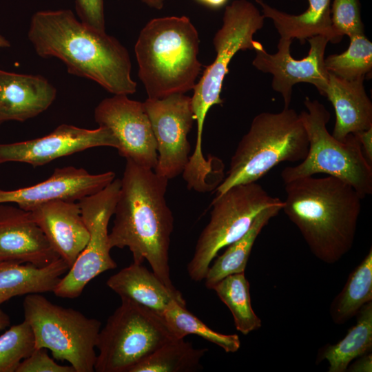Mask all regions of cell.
<instances>
[{"mask_svg":"<svg viewBox=\"0 0 372 372\" xmlns=\"http://www.w3.org/2000/svg\"><path fill=\"white\" fill-rule=\"evenodd\" d=\"M28 37L39 56L61 60L68 73L92 80L113 94L136 92L127 49L115 37L77 19L71 10L35 12Z\"/></svg>","mask_w":372,"mask_h":372,"instance_id":"1","label":"cell"},{"mask_svg":"<svg viewBox=\"0 0 372 372\" xmlns=\"http://www.w3.org/2000/svg\"><path fill=\"white\" fill-rule=\"evenodd\" d=\"M121 181L114 224L108 234L110 248L127 247L133 262L147 260L161 280L176 290L169 263L174 220L165 198L169 179L126 159Z\"/></svg>","mask_w":372,"mask_h":372,"instance_id":"2","label":"cell"},{"mask_svg":"<svg viewBox=\"0 0 372 372\" xmlns=\"http://www.w3.org/2000/svg\"><path fill=\"white\" fill-rule=\"evenodd\" d=\"M282 209L311 253L333 264L352 248L362 200L355 189L331 176H306L285 183Z\"/></svg>","mask_w":372,"mask_h":372,"instance_id":"3","label":"cell"},{"mask_svg":"<svg viewBox=\"0 0 372 372\" xmlns=\"http://www.w3.org/2000/svg\"><path fill=\"white\" fill-rule=\"evenodd\" d=\"M198 50V34L188 17L150 20L134 47L138 76L148 98L161 99L193 90L202 67Z\"/></svg>","mask_w":372,"mask_h":372,"instance_id":"4","label":"cell"},{"mask_svg":"<svg viewBox=\"0 0 372 372\" xmlns=\"http://www.w3.org/2000/svg\"><path fill=\"white\" fill-rule=\"evenodd\" d=\"M309 146L300 114L293 109L257 114L231 158L227 175L216 189L217 194L236 185L256 182L282 162L303 161Z\"/></svg>","mask_w":372,"mask_h":372,"instance_id":"5","label":"cell"},{"mask_svg":"<svg viewBox=\"0 0 372 372\" xmlns=\"http://www.w3.org/2000/svg\"><path fill=\"white\" fill-rule=\"evenodd\" d=\"M306 110L300 113L309 142L305 158L285 167L280 176L284 183L297 178L324 174L338 178L353 187L362 199L372 194V165L365 158L355 134L338 140L327 127L330 113L318 100L306 97Z\"/></svg>","mask_w":372,"mask_h":372,"instance_id":"6","label":"cell"},{"mask_svg":"<svg viewBox=\"0 0 372 372\" xmlns=\"http://www.w3.org/2000/svg\"><path fill=\"white\" fill-rule=\"evenodd\" d=\"M24 320L34 335L35 349L67 361L75 372H93L101 322L72 308L54 304L41 293L28 294L23 302Z\"/></svg>","mask_w":372,"mask_h":372,"instance_id":"7","label":"cell"},{"mask_svg":"<svg viewBox=\"0 0 372 372\" xmlns=\"http://www.w3.org/2000/svg\"><path fill=\"white\" fill-rule=\"evenodd\" d=\"M175 338L161 315L123 299L99 331L94 371L129 372L134 366Z\"/></svg>","mask_w":372,"mask_h":372,"instance_id":"8","label":"cell"},{"mask_svg":"<svg viewBox=\"0 0 372 372\" xmlns=\"http://www.w3.org/2000/svg\"><path fill=\"white\" fill-rule=\"evenodd\" d=\"M265 19L262 12L247 0H235L225 7L222 27L213 38L216 58L204 70L191 97L194 120L197 122L194 156H203V132L208 111L213 105L223 102L220 93L229 62L239 50H256L262 46L254 39V35L262 28Z\"/></svg>","mask_w":372,"mask_h":372,"instance_id":"9","label":"cell"},{"mask_svg":"<svg viewBox=\"0 0 372 372\" xmlns=\"http://www.w3.org/2000/svg\"><path fill=\"white\" fill-rule=\"evenodd\" d=\"M282 203L256 182L236 185L217 194L211 202L209 221L201 231L187 267L190 278L195 282L204 280L221 249L244 236L262 210Z\"/></svg>","mask_w":372,"mask_h":372,"instance_id":"10","label":"cell"},{"mask_svg":"<svg viewBox=\"0 0 372 372\" xmlns=\"http://www.w3.org/2000/svg\"><path fill=\"white\" fill-rule=\"evenodd\" d=\"M121 185V179L115 178L100 192L78 201L90 237L84 249L54 289L56 296L76 298L95 277L117 267L110 256L107 227Z\"/></svg>","mask_w":372,"mask_h":372,"instance_id":"11","label":"cell"},{"mask_svg":"<svg viewBox=\"0 0 372 372\" xmlns=\"http://www.w3.org/2000/svg\"><path fill=\"white\" fill-rule=\"evenodd\" d=\"M156 141L154 172L167 179L183 174L189 159L187 139L194 120L190 96L175 93L143 102Z\"/></svg>","mask_w":372,"mask_h":372,"instance_id":"12","label":"cell"},{"mask_svg":"<svg viewBox=\"0 0 372 372\" xmlns=\"http://www.w3.org/2000/svg\"><path fill=\"white\" fill-rule=\"evenodd\" d=\"M127 96L114 94L102 100L94 110L95 121L113 132L121 156L154 169L157 145L144 103Z\"/></svg>","mask_w":372,"mask_h":372,"instance_id":"13","label":"cell"},{"mask_svg":"<svg viewBox=\"0 0 372 372\" xmlns=\"http://www.w3.org/2000/svg\"><path fill=\"white\" fill-rule=\"evenodd\" d=\"M307 40L310 45L309 53L301 59L291 56L290 47L293 40L289 39H279L275 54H269L263 46L254 50L256 56L252 65L257 70L273 75L271 87L282 96L284 108L289 107L295 84L311 83L320 94L327 84L329 72L324 66V52L329 40L321 35Z\"/></svg>","mask_w":372,"mask_h":372,"instance_id":"14","label":"cell"},{"mask_svg":"<svg viewBox=\"0 0 372 372\" xmlns=\"http://www.w3.org/2000/svg\"><path fill=\"white\" fill-rule=\"evenodd\" d=\"M118 141L107 127L89 130L61 124L50 134L34 139L0 144V164L20 162L42 166L51 161L97 147L118 149Z\"/></svg>","mask_w":372,"mask_h":372,"instance_id":"15","label":"cell"},{"mask_svg":"<svg viewBox=\"0 0 372 372\" xmlns=\"http://www.w3.org/2000/svg\"><path fill=\"white\" fill-rule=\"evenodd\" d=\"M114 172L92 174L74 166L56 168L46 180L14 190L0 189V203H16L30 211L34 207L54 200L79 201L96 194L115 179Z\"/></svg>","mask_w":372,"mask_h":372,"instance_id":"16","label":"cell"},{"mask_svg":"<svg viewBox=\"0 0 372 372\" xmlns=\"http://www.w3.org/2000/svg\"><path fill=\"white\" fill-rule=\"evenodd\" d=\"M59 258L30 211L0 203V261L41 267Z\"/></svg>","mask_w":372,"mask_h":372,"instance_id":"17","label":"cell"},{"mask_svg":"<svg viewBox=\"0 0 372 372\" xmlns=\"http://www.w3.org/2000/svg\"><path fill=\"white\" fill-rule=\"evenodd\" d=\"M30 211L53 249L70 268L90 237L78 201L47 202Z\"/></svg>","mask_w":372,"mask_h":372,"instance_id":"18","label":"cell"},{"mask_svg":"<svg viewBox=\"0 0 372 372\" xmlns=\"http://www.w3.org/2000/svg\"><path fill=\"white\" fill-rule=\"evenodd\" d=\"M56 92V87L41 75L0 70V125L37 116L50 107Z\"/></svg>","mask_w":372,"mask_h":372,"instance_id":"19","label":"cell"},{"mask_svg":"<svg viewBox=\"0 0 372 372\" xmlns=\"http://www.w3.org/2000/svg\"><path fill=\"white\" fill-rule=\"evenodd\" d=\"M365 77L348 81L329 72L328 82L321 93L331 103L335 114L332 135L344 140L372 127V103L366 94Z\"/></svg>","mask_w":372,"mask_h":372,"instance_id":"20","label":"cell"},{"mask_svg":"<svg viewBox=\"0 0 372 372\" xmlns=\"http://www.w3.org/2000/svg\"><path fill=\"white\" fill-rule=\"evenodd\" d=\"M107 287L121 300H128L161 315L173 302L186 304L178 290L168 288L152 271L133 262L110 276Z\"/></svg>","mask_w":372,"mask_h":372,"instance_id":"21","label":"cell"},{"mask_svg":"<svg viewBox=\"0 0 372 372\" xmlns=\"http://www.w3.org/2000/svg\"><path fill=\"white\" fill-rule=\"evenodd\" d=\"M255 1L265 18L272 20L280 38L297 39L304 43L306 39L321 35L333 43L341 41L332 28L331 0H308L307 9L297 15L280 11L263 0Z\"/></svg>","mask_w":372,"mask_h":372,"instance_id":"22","label":"cell"},{"mask_svg":"<svg viewBox=\"0 0 372 372\" xmlns=\"http://www.w3.org/2000/svg\"><path fill=\"white\" fill-rule=\"evenodd\" d=\"M69 269L61 258L41 267L13 260L0 261V305L17 296L53 292Z\"/></svg>","mask_w":372,"mask_h":372,"instance_id":"23","label":"cell"},{"mask_svg":"<svg viewBox=\"0 0 372 372\" xmlns=\"http://www.w3.org/2000/svg\"><path fill=\"white\" fill-rule=\"evenodd\" d=\"M356 316L355 324L341 340L319 349L316 363L326 360L329 372L346 371L351 361L371 351L372 301L365 304Z\"/></svg>","mask_w":372,"mask_h":372,"instance_id":"24","label":"cell"},{"mask_svg":"<svg viewBox=\"0 0 372 372\" xmlns=\"http://www.w3.org/2000/svg\"><path fill=\"white\" fill-rule=\"evenodd\" d=\"M282 204L271 206L262 210L255 218L249 230L240 238L227 246L225 252L214 260L206 273L207 288L214 286L224 278L245 272L251 249L262 229L269 220L282 209Z\"/></svg>","mask_w":372,"mask_h":372,"instance_id":"25","label":"cell"},{"mask_svg":"<svg viewBox=\"0 0 372 372\" xmlns=\"http://www.w3.org/2000/svg\"><path fill=\"white\" fill-rule=\"evenodd\" d=\"M372 301V249L351 272L342 291L330 306L334 323L342 324L356 316L360 309Z\"/></svg>","mask_w":372,"mask_h":372,"instance_id":"26","label":"cell"},{"mask_svg":"<svg viewBox=\"0 0 372 372\" xmlns=\"http://www.w3.org/2000/svg\"><path fill=\"white\" fill-rule=\"evenodd\" d=\"M207 349L195 348L184 338L169 340L129 372H192L200 368Z\"/></svg>","mask_w":372,"mask_h":372,"instance_id":"27","label":"cell"},{"mask_svg":"<svg viewBox=\"0 0 372 372\" xmlns=\"http://www.w3.org/2000/svg\"><path fill=\"white\" fill-rule=\"evenodd\" d=\"M249 287L242 272L224 278L212 288L231 311L236 329L244 335L258 329L262 324L251 307Z\"/></svg>","mask_w":372,"mask_h":372,"instance_id":"28","label":"cell"},{"mask_svg":"<svg viewBox=\"0 0 372 372\" xmlns=\"http://www.w3.org/2000/svg\"><path fill=\"white\" fill-rule=\"evenodd\" d=\"M176 338H185L193 334L222 348L226 353H235L240 347L237 334H223L217 332L186 308V304L173 302L161 313Z\"/></svg>","mask_w":372,"mask_h":372,"instance_id":"29","label":"cell"},{"mask_svg":"<svg viewBox=\"0 0 372 372\" xmlns=\"http://www.w3.org/2000/svg\"><path fill=\"white\" fill-rule=\"evenodd\" d=\"M327 70L345 80L366 77L372 70V43L364 34L350 37L348 49L324 58Z\"/></svg>","mask_w":372,"mask_h":372,"instance_id":"30","label":"cell"},{"mask_svg":"<svg viewBox=\"0 0 372 372\" xmlns=\"http://www.w3.org/2000/svg\"><path fill=\"white\" fill-rule=\"evenodd\" d=\"M34 338L25 320L0 335V372H16L22 360L34 350Z\"/></svg>","mask_w":372,"mask_h":372,"instance_id":"31","label":"cell"},{"mask_svg":"<svg viewBox=\"0 0 372 372\" xmlns=\"http://www.w3.org/2000/svg\"><path fill=\"white\" fill-rule=\"evenodd\" d=\"M331 19L332 28L341 40L344 35L350 38L364 34L360 0H333Z\"/></svg>","mask_w":372,"mask_h":372,"instance_id":"32","label":"cell"},{"mask_svg":"<svg viewBox=\"0 0 372 372\" xmlns=\"http://www.w3.org/2000/svg\"><path fill=\"white\" fill-rule=\"evenodd\" d=\"M16 372H75L71 365H61L51 358L46 349H34L21 362Z\"/></svg>","mask_w":372,"mask_h":372,"instance_id":"33","label":"cell"},{"mask_svg":"<svg viewBox=\"0 0 372 372\" xmlns=\"http://www.w3.org/2000/svg\"><path fill=\"white\" fill-rule=\"evenodd\" d=\"M79 20L100 32H105L103 0H74Z\"/></svg>","mask_w":372,"mask_h":372,"instance_id":"34","label":"cell"},{"mask_svg":"<svg viewBox=\"0 0 372 372\" xmlns=\"http://www.w3.org/2000/svg\"><path fill=\"white\" fill-rule=\"evenodd\" d=\"M355 134L360 141L361 149L365 158L372 165V127Z\"/></svg>","mask_w":372,"mask_h":372,"instance_id":"35","label":"cell"},{"mask_svg":"<svg viewBox=\"0 0 372 372\" xmlns=\"http://www.w3.org/2000/svg\"><path fill=\"white\" fill-rule=\"evenodd\" d=\"M347 369L353 372H371L372 355L371 352L357 358L356 361L349 364Z\"/></svg>","mask_w":372,"mask_h":372,"instance_id":"36","label":"cell"},{"mask_svg":"<svg viewBox=\"0 0 372 372\" xmlns=\"http://www.w3.org/2000/svg\"><path fill=\"white\" fill-rule=\"evenodd\" d=\"M198 3L211 9H218L223 7L228 0H196Z\"/></svg>","mask_w":372,"mask_h":372,"instance_id":"37","label":"cell"},{"mask_svg":"<svg viewBox=\"0 0 372 372\" xmlns=\"http://www.w3.org/2000/svg\"><path fill=\"white\" fill-rule=\"evenodd\" d=\"M10 324L9 316L4 312L0 307V331L5 329Z\"/></svg>","mask_w":372,"mask_h":372,"instance_id":"38","label":"cell"},{"mask_svg":"<svg viewBox=\"0 0 372 372\" xmlns=\"http://www.w3.org/2000/svg\"><path fill=\"white\" fill-rule=\"evenodd\" d=\"M150 8L161 10L163 8L165 0H141Z\"/></svg>","mask_w":372,"mask_h":372,"instance_id":"39","label":"cell"},{"mask_svg":"<svg viewBox=\"0 0 372 372\" xmlns=\"http://www.w3.org/2000/svg\"><path fill=\"white\" fill-rule=\"evenodd\" d=\"M10 46V41L3 35L0 34V48H9Z\"/></svg>","mask_w":372,"mask_h":372,"instance_id":"40","label":"cell"}]
</instances>
